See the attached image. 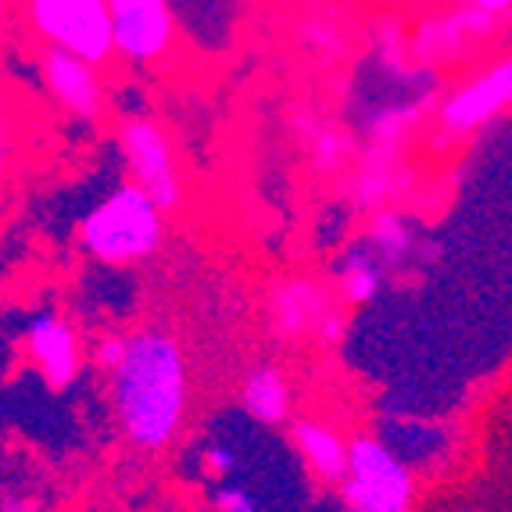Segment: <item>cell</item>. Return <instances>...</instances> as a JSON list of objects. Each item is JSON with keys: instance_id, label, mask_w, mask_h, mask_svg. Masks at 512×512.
I'll use <instances>...</instances> for the list:
<instances>
[{"instance_id": "obj_1", "label": "cell", "mask_w": 512, "mask_h": 512, "mask_svg": "<svg viewBox=\"0 0 512 512\" xmlns=\"http://www.w3.org/2000/svg\"><path fill=\"white\" fill-rule=\"evenodd\" d=\"M111 405L122 437L140 452H165L187 419V362L176 337L165 330H137L126 359L111 369Z\"/></svg>"}, {"instance_id": "obj_2", "label": "cell", "mask_w": 512, "mask_h": 512, "mask_svg": "<svg viewBox=\"0 0 512 512\" xmlns=\"http://www.w3.org/2000/svg\"><path fill=\"white\" fill-rule=\"evenodd\" d=\"M165 240V208L140 183L111 190L79 222V248L101 265L151 258Z\"/></svg>"}, {"instance_id": "obj_3", "label": "cell", "mask_w": 512, "mask_h": 512, "mask_svg": "<svg viewBox=\"0 0 512 512\" xmlns=\"http://www.w3.org/2000/svg\"><path fill=\"white\" fill-rule=\"evenodd\" d=\"M26 22L47 47L104 65L115 58V18L108 0H26Z\"/></svg>"}, {"instance_id": "obj_4", "label": "cell", "mask_w": 512, "mask_h": 512, "mask_svg": "<svg viewBox=\"0 0 512 512\" xmlns=\"http://www.w3.org/2000/svg\"><path fill=\"white\" fill-rule=\"evenodd\" d=\"M337 491L341 502L355 512H405L416 498L409 466L369 434L351 437L348 473Z\"/></svg>"}, {"instance_id": "obj_5", "label": "cell", "mask_w": 512, "mask_h": 512, "mask_svg": "<svg viewBox=\"0 0 512 512\" xmlns=\"http://www.w3.org/2000/svg\"><path fill=\"white\" fill-rule=\"evenodd\" d=\"M119 140H122V158H126L129 180L140 183L165 212L180 205L183 180H180L176 154H172L169 133L154 119H147V115H133V119L122 122Z\"/></svg>"}, {"instance_id": "obj_6", "label": "cell", "mask_w": 512, "mask_h": 512, "mask_svg": "<svg viewBox=\"0 0 512 512\" xmlns=\"http://www.w3.org/2000/svg\"><path fill=\"white\" fill-rule=\"evenodd\" d=\"M115 18V51L119 58L158 61L169 54L176 40V15L169 0H108Z\"/></svg>"}, {"instance_id": "obj_7", "label": "cell", "mask_w": 512, "mask_h": 512, "mask_svg": "<svg viewBox=\"0 0 512 512\" xmlns=\"http://www.w3.org/2000/svg\"><path fill=\"white\" fill-rule=\"evenodd\" d=\"M512 104V58L495 61L491 69L462 83L448 101L441 104V126L448 133H473L502 115Z\"/></svg>"}, {"instance_id": "obj_8", "label": "cell", "mask_w": 512, "mask_h": 512, "mask_svg": "<svg viewBox=\"0 0 512 512\" xmlns=\"http://www.w3.org/2000/svg\"><path fill=\"white\" fill-rule=\"evenodd\" d=\"M26 355L43 376V384L51 391H65L83 369V348H79V333L69 319L40 312L33 316L26 330Z\"/></svg>"}, {"instance_id": "obj_9", "label": "cell", "mask_w": 512, "mask_h": 512, "mask_svg": "<svg viewBox=\"0 0 512 512\" xmlns=\"http://www.w3.org/2000/svg\"><path fill=\"white\" fill-rule=\"evenodd\" d=\"M40 72H43L47 90H51V97L69 111V115L94 119L97 111H101L104 86H101V76H97L94 61L79 58V54H72V51H61V47H47L40 58Z\"/></svg>"}, {"instance_id": "obj_10", "label": "cell", "mask_w": 512, "mask_h": 512, "mask_svg": "<svg viewBox=\"0 0 512 512\" xmlns=\"http://www.w3.org/2000/svg\"><path fill=\"white\" fill-rule=\"evenodd\" d=\"M269 312H273L276 333L305 337V333H319L326 312H330V298L316 280H287L273 291Z\"/></svg>"}, {"instance_id": "obj_11", "label": "cell", "mask_w": 512, "mask_h": 512, "mask_svg": "<svg viewBox=\"0 0 512 512\" xmlns=\"http://www.w3.org/2000/svg\"><path fill=\"white\" fill-rule=\"evenodd\" d=\"M291 441L305 459V466L312 470V477H319L330 487H341L344 473H348L351 441H344L337 430L316 423V419H298L291 427Z\"/></svg>"}, {"instance_id": "obj_12", "label": "cell", "mask_w": 512, "mask_h": 512, "mask_svg": "<svg viewBox=\"0 0 512 512\" xmlns=\"http://www.w3.org/2000/svg\"><path fill=\"white\" fill-rule=\"evenodd\" d=\"M240 409L265 427H280L291 419V384L283 369L255 366L240 380Z\"/></svg>"}, {"instance_id": "obj_13", "label": "cell", "mask_w": 512, "mask_h": 512, "mask_svg": "<svg viewBox=\"0 0 512 512\" xmlns=\"http://www.w3.org/2000/svg\"><path fill=\"white\" fill-rule=\"evenodd\" d=\"M498 18L484 15L480 8H473V4H466L462 11H455L452 18H441V22H434V26H427L423 33H419V51H455L462 40H480L484 33H491L495 29Z\"/></svg>"}, {"instance_id": "obj_14", "label": "cell", "mask_w": 512, "mask_h": 512, "mask_svg": "<svg viewBox=\"0 0 512 512\" xmlns=\"http://www.w3.org/2000/svg\"><path fill=\"white\" fill-rule=\"evenodd\" d=\"M384 287V265L366 251H355L341 262V298L348 305H366Z\"/></svg>"}, {"instance_id": "obj_15", "label": "cell", "mask_w": 512, "mask_h": 512, "mask_svg": "<svg viewBox=\"0 0 512 512\" xmlns=\"http://www.w3.org/2000/svg\"><path fill=\"white\" fill-rule=\"evenodd\" d=\"M369 248L380 255L384 265L402 262L412 248V230L405 226L402 215L394 212H376L373 222H369Z\"/></svg>"}, {"instance_id": "obj_16", "label": "cell", "mask_w": 512, "mask_h": 512, "mask_svg": "<svg viewBox=\"0 0 512 512\" xmlns=\"http://www.w3.org/2000/svg\"><path fill=\"white\" fill-rule=\"evenodd\" d=\"M391 151H394V144H376L373 154H369V162L362 165V176H359L362 205H380V201L391 194V180H394Z\"/></svg>"}, {"instance_id": "obj_17", "label": "cell", "mask_w": 512, "mask_h": 512, "mask_svg": "<svg viewBox=\"0 0 512 512\" xmlns=\"http://www.w3.org/2000/svg\"><path fill=\"white\" fill-rule=\"evenodd\" d=\"M126 344H129V337H115V333H104V337H97L94 351H90V359H94L97 369L111 373V369H115L122 359H126Z\"/></svg>"}, {"instance_id": "obj_18", "label": "cell", "mask_w": 512, "mask_h": 512, "mask_svg": "<svg viewBox=\"0 0 512 512\" xmlns=\"http://www.w3.org/2000/svg\"><path fill=\"white\" fill-rule=\"evenodd\" d=\"M344 151H348V137L337 133V129H323L316 137V165L319 169H333V165H341Z\"/></svg>"}, {"instance_id": "obj_19", "label": "cell", "mask_w": 512, "mask_h": 512, "mask_svg": "<svg viewBox=\"0 0 512 512\" xmlns=\"http://www.w3.org/2000/svg\"><path fill=\"white\" fill-rule=\"evenodd\" d=\"M212 505H215V509H222V512H251V509H255V498H251L244 487H226V484H222L219 491H215Z\"/></svg>"}, {"instance_id": "obj_20", "label": "cell", "mask_w": 512, "mask_h": 512, "mask_svg": "<svg viewBox=\"0 0 512 512\" xmlns=\"http://www.w3.org/2000/svg\"><path fill=\"white\" fill-rule=\"evenodd\" d=\"M205 470L212 473V477H230L233 470H237V455L230 452V448H222V444H212L205 452Z\"/></svg>"}, {"instance_id": "obj_21", "label": "cell", "mask_w": 512, "mask_h": 512, "mask_svg": "<svg viewBox=\"0 0 512 512\" xmlns=\"http://www.w3.org/2000/svg\"><path fill=\"white\" fill-rule=\"evenodd\" d=\"M344 326H348V319H344V312H337V308H330L323 319V326H319V337H323L326 344H337L344 337Z\"/></svg>"}, {"instance_id": "obj_22", "label": "cell", "mask_w": 512, "mask_h": 512, "mask_svg": "<svg viewBox=\"0 0 512 512\" xmlns=\"http://www.w3.org/2000/svg\"><path fill=\"white\" fill-rule=\"evenodd\" d=\"M470 4L484 11V15H491V18H505L512 11V0H470Z\"/></svg>"}]
</instances>
